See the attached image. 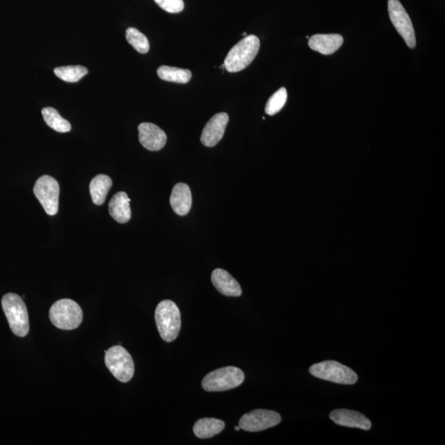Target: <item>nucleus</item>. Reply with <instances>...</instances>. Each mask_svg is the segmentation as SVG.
I'll return each mask as SVG.
<instances>
[{
	"label": "nucleus",
	"instance_id": "f3484780",
	"mask_svg": "<svg viewBox=\"0 0 445 445\" xmlns=\"http://www.w3.org/2000/svg\"><path fill=\"white\" fill-rule=\"evenodd\" d=\"M131 199L124 191L114 195L109 202V213L113 219L120 224H126L130 221L131 211L130 207Z\"/></svg>",
	"mask_w": 445,
	"mask_h": 445
},
{
	"label": "nucleus",
	"instance_id": "0eeeda50",
	"mask_svg": "<svg viewBox=\"0 0 445 445\" xmlns=\"http://www.w3.org/2000/svg\"><path fill=\"white\" fill-rule=\"evenodd\" d=\"M105 364L118 380L131 381L135 373V364L130 353L121 346L111 347L105 351Z\"/></svg>",
	"mask_w": 445,
	"mask_h": 445
},
{
	"label": "nucleus",
	"instance_id": "a878e982",
	"mask_svg": "<svg viewBox=\"0 0 445 445\" xmlns=\"http://www.w3.org/2000/svg\"><path fill=\"white\" fill-rule=\"evenodd\" d=\"M234 429H235L236 430L238 431V430H240V427H239V426L235 427V428H234Z\"/></svg>",
	"mask_w": 445,
	"mask_h": 445
},
{
	"label": "nucleus",
	"instance_id": "6ab92c4d",
	"mask_svg": "<svg viewBox=\"0 0 445 445\" xmlns=\"http://www.w3.org/2000/svg\"><path fill=\"white\" fill-rule=\"evenodd\" d=\"M225 422L216 418H202L195 423L193 431L200 439H210L224 430Z\"/></svg>",
	"mask_w": 445,
	"mask_h": 445
},
{
	"label": "nucleus",
	"instance_id": "20e7f679",
	"mask_svg": "<svg viewBox=\"0 0 445 445\" xmlns=\"http://www.w3.org/2000/svg\"><path fill=\"white\" fill-rule=\"evenodd\" d=\"M50 320L55 327L62 330H74L83 322V310L76 302L70 299L58 300L49 312Z\"/></svg>",
	"mask_w": 445,
	"mask_h": 445
},
{
	"label": "nucleus",
	"instance_id": "2eb2a0df",
	"mask_svg": "<svg viewBox=\"0 0 445 445\" xmlns=\"http://www.w3.org/2000/svg\"><path fill=\"white\" fill-rule=\"evenodd\" d=\"M344 39L339 34H317L311 37L309 46L323 55H332L343 44Z\"/></svg>",
	"mask_w": 445,
	"mask_h": 445
},
{
	"label": "nucleus",
	"instance_id": "b1692460",
	"mask_svg": "<svg viewBox=\"0 0 445 445\" xmlns=\"http://www.w3.org/2000/svg\"><path fill=\"white\" fill-rule=\"evenodd\" d=\"M287 97L286 89L284 88H280L267 102L265 109L266 113L269 115H274L278 113L286 105Z\"/></svg>",
	"mask_w": 445,
	"mask_h": 445
},
{
	"label": "nucleus",
	"instance_id": "ddd939ff",
	"mask_svg": "<svg viewBox=\"0 0 445 445\" xmlns=\"http://www.w3.org/2000/svg\"><path fill=\"white\" fill-rule=\"evenodd\" d=\"M329 416L335 424L350 427V428L369 430L372 427L371 421L362 413L356 411L337 409V410L332 412Z\"/></svg>",
	"mask_w": 445,
	"mask_h": 445
},
{
	"label": "nucleus",
	"instance_id": "7ed1b4c3",
	"mask_svg": "<svg viewBox=\"0 0 445 445\" xmlns=\"http://www.w3.org/2000/svg\"><path fill=\"white\" fill-rule=\"evenodd\" d=\"M2 307L12 332L20 337L28 335L29 312L22 298L15 293H6L2 299Z\"/></svg>",
	"mask_w": 445,
	"mask_h": 445
},
{
	"label": "nucleus",
	"instance_id": "9d476101",
	"mask_svg": "<svg viewBox=\"0 0 445 445\" xmlns=\"http://www.w3.org/2000/svg\"><path fill=\"white\" fill-rule=\"evenodd\" d=\"M282 416L277 412L257 409L245 414L239 421L240 429L249 432H259L280 424Z\"/></svg>",
	"mask_w": 445,
	"mask_h": 445
},
{
	"label": "nucleus",
	"instance_id": "f257e3e1",
	"mask_svg": "<svg viewBox=\"0 0 445 445\" xmlns=\"http://www.w3.org/2000/svg\"><path fill=\"white\" fill-rule=\"evenodd\" d=\"M260 49V40L255 35H249L231 49L225 60V68L229 73L246 69L255 59Z\"/></svg>",
	"mask_w": 445,
	"mask_h": 445
},
{
	"label": "nucleus",
	"instance_id": "1a4fd4ad",
	"mask_svg": "<svg viewBox=\"0 0 445 445\" xmlns=\"http://www.w3.org/2000/svg\"><path fill=\"white\" fill-rule=\"evenodd\" d=\"M389 15L391 24L403 37L408 47L415 48L416 46L415 31L408 13L405 10L399 0H389Z\"/></svg>",
	"mask_w": 445,
	"mask_h": 445
},
{
	"label": "nucleus",
	"instance_id": "393cba45",
	"mask_svg": "<svg viewBox=\"0 0 445 445\" xmlns=\"http://www.w3.org/2000/svg\"><path fill=\"white\" fill-rule=\"evenodd\" d=\"M154 2L162 10L170 13H181L185 7L184 0H154Z\"/></svg>",
	"mask_w": 445,
	"mask_h": 445
},
{
	"label": "nucleus",
	"instance_id": "39448f33",
	"mask_svg": "<svg viewBox=\"0 0 445 445\" xmlns=\"http://www.w3.org/2000/svg\"><path fill=\"white\" fill-rule=\"evenodd\" d=\"M309 373L316 378L335 384L351 385L358 381V375L353 369L334 360L314 364L309 368Z\"/></svg>",
	"mask_w": 445,
	"mask_h": 445
},
{
	"label": "nucleus",
	"instance_id": "aec40b11",
	"mask_svg": "<svg viewBox=\"0 0 445 445\" xmlns=\"http://www.w3.org/2000/svg\"><path fill=\"white\" fill-rule=\"evenodd\" d=\"M157 74L159 77L164 81L177 83H188L193 76L189 70L166 65L159 67Z\"/></svg>",
	"mask_w": 445,
	"mask_h": 445
},
{
	"label": "nucleus",
	"instance_id": "a211bd4d",
	"mask_svg": "<svg viewBox=\"0 0 445 445\" xmlns=\"http://www.w3.org/2000/svg\"><path fill=\"white\" fill-rule=\"evenodd\" d=\"M111 186L113 180L109 176L99 175L93 177L89 185L92 202L97 206H102L105 202Z\"/></svg>",
	"mask_w": 445,
	"mask_h": 445
},
{
	"label": "nucleus",
	"instance_id": "dca6fc26",
	"mask_svg": "<svg viewBox=\"0 0 445 445\" xmlns=\"http://www.w3.org/2000/svg\"><path fill=\"white\" fill-rule=\"evenodd\" d=\"M170 204L177 215L180 216L188 215L193 204V197H191L189 186L186 184L175 185L172 191Z\"/></svg>",
	"mask_w": 445,
	"mask_h": 445
},
{
	"label": "nucleus",
	"instance_id": "9b49d317",
	"mask_svg": "<svg viewBox=\"0 0 445 445\" xmlns=\"http://www.w3.org/2000/svg\"><path fill=\"white\" fill-rule=\"evenodd\" d=\"M229 115L225 113H218L210 120L204 127L200 141L207 147L216 146L225 135Z\"/></svg>",
	"mask_w": 445,
	"mask_h": 445
},
{
	"label": "nucleus",
	"instance_id": "4468645a",
	"mask_svg": "<svg viewBox=\"0 0 445 445\" xmlns=\"http://www.w3.org/2000/svg\"><path fill=\"white\" fill-rule=\"evenodd\" d=\"M213 286L222 296L229 297H239L242 296V289L240 284L228 271L222 269H216L211 275Z\"/></svg>",
	"mask_w": 445,
	"mask_h": 445
},
{
	"label": "nucleus",
	"instance_id": "423d86ee",
	"mask_svg": "<svg viewBox=\"0 0 445 445\" xmlns=\"http://www.w3.org/2000/svg\"><path fill=\"white\" fill-rule=\"evenodd\" d=\"M245 380L241 369L228 366L216 369L203 378L202 385L207 391H224L237 388Z\"/></svg>",
	"mask_w": 445,
	"mask_h": 445
},
{
	"label": "nucleus",
	"instance_id": "412c9836",
	"mask_svg": "<svg viewBox=\"0 0 445 445\" xmlns=\"http://www.w3.org/2000/svg\"><path fill=\"white\" fill-rule=\"evenodd\" d=\"M44 121L48 127L60 133H67L71 131L70 122L62 118L58 111L53 108H44L42 111Z\"/></svg>",
	"mask_w": 445,
	"mask_h": 445
},
{
	"label": "nucleus",
	"instance_id": "f03ea898",
	"mask_svg": "<svg viewBox=\"0 0 445 445\" xmlns=\"http://www.w3.org/2000/svg\"><path fill=\"white\" fill-rule=\"evenodd\" d=\"M155 322L162 339L166 342L175 341L181 330V313L172 300H163L155 310Z\"/></svg>",
	"mask_w": 445,
	"mask_h": 445
},
{
	"label": "nucleus",
	"instance_id": "5701e85b",
	"mask_svg": "<svg viewBox=\"0 0 445 445\" xmlns=\"http://www.w3.org/2000/svg\"><path fill=\"white\" fill-rule=\"evenodd\" d=\"M126 38L129 44L141 54H146L149 51V42L145 35L136 29L130 28L127 30Z\"/></svg>",
	"mask_w": 445,
	"mask_h": 445
},
{
	"label": "nucleus",
	"instance_id": "f8f14e48",
	"mask_svg": "<svg viewBox=\"0 0 445 445\" xmlns=\"http://www.w3.org/2000/svg\"><path fill=\"white\" fill-rule=\"evenodd\" d=\"M139 140L142 146L149 151H159L163 149L167 142V136L161 128L155 124L144 122L138 127Z\"/></svg>",
	"mask_w": 445,
	"mask_h": 445
},
{
	"label": "nucleus",
	"instance_id": "4be33fe9",
	"mask_svg": "<svg viewBox=\"0 0 445 445\" xmlns=\"http://www.w3.org/2000/svg\"><path fill=\"white\" fill-rule=\"evenodd\" d=\"M58 78L68 83H76L88 73L86 67L82 65H70L58 67L54 70Z\"/></svg>",
	"mask_w": 445,
	"mask_h": 445
},
{
	"label": "nucleus",
	"instance_id": "6e6552de",
	"mask_svg": "<svg viewBox=\"0 0 445 445\" xmlns=\"http://www.w3.org/2000/svg\"><path fill=\"white\" fill-rule=\"evenodd\" d=\"M33 191L47 215H56L59 209L60 185L55 178L48 175L39 177Z\"/></svg>",
	"mask_w": 445,
	"mask_h": 445
}]
</instances>
